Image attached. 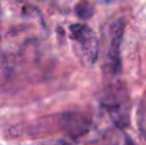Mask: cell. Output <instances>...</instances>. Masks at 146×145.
<instances>
[{"label": "cell", "mask_w": 146, "mask_h": 145, "mask_svg": "<svg viewBox=\"0 0 146 145\" xmlns=\"http://www.w3.org/2000/svg\"><path fill=\"white\" fill-rule=\"evenodd\" d=\"M103 105L118 127L126 128L129 123V100L123 84L110 85L104 91Z\"/></svg>", "instance_id": "6da1fadb"}, {"label": "cell", "mask_w": 146, "mask_h": 145, "mask_svg": "<svg viewBox=\"0 0 146 145\" xmlns=\"http://www.w3.org/2000/svg\"><path fill=\"white\" fill-rule=\"evenodd\" d=\"M69 31H71L72 37L76 40V43L81 46L86 59L90 63H94L98 59L99 54V43L94 31L88 26L82 25V23L72 25L69 27Z\"/></svg>", "instance_id": "7a4b0ae2"}, {"label": "cell", "mask_w": 146, "mask_h": 145, "mask_svg": "<svg viewBox=\"0 0 146 145\" xmlns=\"http://www.w3.org/2000/svg\"><path fill=\"white\" fill-rule=\"evenodd\" d=\"M124 27H126V25H124L123 19L115 21L110 26V45H109L106 62H108V66H109V71L114 74L119 73V71L122 68L121 45H122V40H123V35H124Z\"/></svg>", "instance_id": "3957f363"}, {"label": "cell", "mask_w": 146, "mask_h": 145, "mask_svg": "<svg viewBox=\"0 0 146 145\" xmlns=\"http://www.w3.org/2000/svg\"><path fill=\"white\" fill-rule=\"evenodd\" d=\"M59 125L72 138H80L88 132L91 120L81 112H64L59 117Z\"/></svg>", "instance_id": "277c9868"}, {"label": "cell", "mask_w": 146, "mask_h": 145, "mask_svg": "<svg viewBox=\"0 0 146 145\" xmlns=\"http://www.w3.org/2000/svg\"><path fill=\"white\" fill-rule=\"evenodd\" d=\"M76 14L81 18V19H90L94 15V7L91 3L87 0H82L76 5Z\"/></svg>", "instance_id": "5b68a950"}]
</instances>
